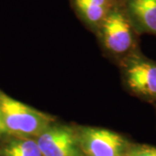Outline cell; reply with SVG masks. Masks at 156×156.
<instances>
[{
    "label": "cell",
    "mask_w": 156,
    "mask_h": 156,
    "mask_svg": "<svg viewBox=\"0 0 156 156\" xmlns=\"http://www.w3.org/2000/svg\"><path fill=\"white\" fill-rule=\"evenodd\" d=\"M122 67L123 82L128 91L156 104V62L139 50L122 61Z\"/></svg>",
    "instance_id": "cell-3"
},
{
    "label": "cell",
    "mask_w": 156,
    "mask_h": 156,
    "mask_svg": "<svg viewBox=\"0 0 156 156\" xmlns=\"http://www.w3.org/2000/svg\"><path fill=\"white\" fill-rule=\"evenodd\" d=\"M0 110L7 133L16 137H37L54 122L50 115L15 100L1 89Z\"/></svg>",
    "instance_id": "cell-2"
},
{
    "label": "cell",
    "mask_w": 156,
    "mask_h": 156,
    "mask_svg": "<svg viewBox=\"0 0 156 156\" xmlns=\"http://www.w3.org/2000/svg\"><path fill=\"white\" fill-rule=\"evenodd\" d=\"M125 156H156V147L144 144H131Z\"/></svg>",
    "instance_id": "cell-9"
},
{
    "label": "cell",
    "mask_w": 156,
    "mask_h": 156,
    "mask_svg": "<svg viewBox=\"0 0 156 156\" xmlns=\"http://www.w3.org/2000/svg\"><path fill=\"white\" fill-rule=\"evenodd\" d=\"M79 145L86 156H125L131 143L108 129L84 127L76 132Z\"/></svg>",
    "instance_id": "cell-4"
},
{
    "label": "cell",
    "mask_w": 156,
    "mask_h": 156,
    "mask_svg": "<svg viewBox=\"0 0 156 156\" xmlns=\"http://www.w3.org/2000/svg\"><path fill=\"white\" fill-rule=\"evenodd\" d=\"M0 156H43L37 140L32 137H14L0 146Z\"/></svg>",
    "instance_id": "cell-8"
},
{
    "label": "cell",
    "mask_w": 156,
    "mask_h": 156,
    "mask_svg": "<svg viewBox=\"0 0 156 156\" xmlns=\"http://www.w3.org/2000/svg\"><path fill=\"white\" fill-rule=\"evenodd\" d=\"M36 140L43 156H83L76 132L65 125L53 123Z\"/></svg>",
    "instance_id": "cell-5"
},
{
    "label": "cell",
    "mask_w": 156,
    "mask_h": 156,
    "mask_svg": "<svg viewBox=\"0 0 156 156\" xmlns=\"http://www.w3.org/2000/svg\"><path fill=\"white\" fill-rule=\"evenodd\" d=\"M5 134H8V133H7V130H6L5 126V123H4L2 113H1V110H0V136H2V135Z\"/></svg>",
    "instance_id": "cell-10"
},
{
    "label": "cell",
    "mask_w": 156,
    "mask_h": 156,
    "mask_svg": "<svg viewBox=\"0 0 156 156\" xmlns=\"http://www.w3.org/2000/svg\"><path fill=\"white\" fill-rule=\"evenodd\" d=\"M95 34L103 48L121 59L139 51V35L124 10L122 0H116Z\"/></svg>",
    "instance_id": "cell-1"
},
{
    "label": "cell",
    "mask_w": 156,
    "mask_h": 156,
    "mask_svg": "<svg viewBox=\"0 0 156 156\" xmlns=\"http://www.w3.org/2000/svg\"><path fill=\"white\" fill-rule=\"evenodd\" d=\"M128 19L139 36L156 37V0H122Z\"/></svg>",
    "instance_id": "cell-6"
},
{
    "label": "cell",
    "mask_w": 156,
    "mask_h": 156,
    "mask_svg": "<svg viewBox=\"0 0 156 156\" xmlns=\"http://www.w3.org/2000/svg\"><path fill=\"white\" fill-rule=\"evenodd\" d=\"M116 0H70L79 19L89 30L96 32Z\"/></svg>",
    "instance_id": "cell-7"
}]
</instances>
